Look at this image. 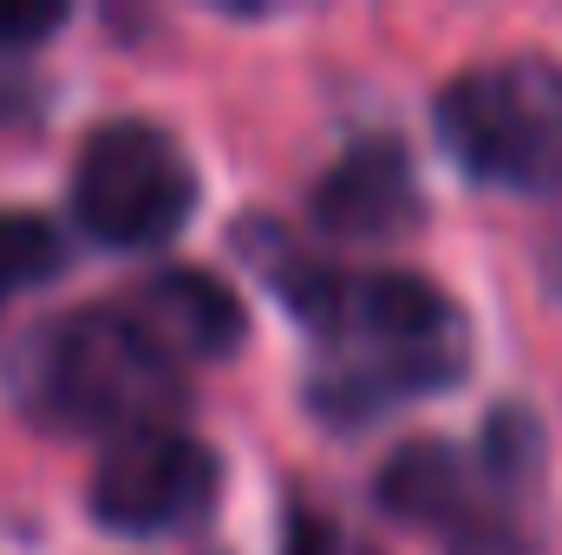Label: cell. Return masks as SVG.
I'll return each mask as SVG.
<instances>
[{"label":"cell","instance_id":"1","mask_svg":"<svg viewBox=\"0 0 562 555\" xmlns=\"http://www.w3.org/2000/svg\"><path fill=\"white\" fill-rule=\"evenodd\" d=\"M314 333V412L360 424L400 399L438 393L464 373L471 333L464 314L419 275H347L327 262H262Z\"/></svg>","mask_w":562,"mask_h":555},{"label":"cell","instance_id":"2","mask_svg":"<svg viewBox=\"0 0 562 555\" xmlns=\"http://www.w3.org/2000/svg\"><path fill=\"white\" fill-rule=\"evenodd\" d=\"M177 406H183V366L150 340V327L132 307L72 314L40 340L33 412L66 431L138 438V431H164Z\"/></svg>","mask_w":562,"mask_h":555},{"label":"cell","instance_id":"3","mask_svg":"<svg viewBox=\"0 0 562 555\" xmlns=\"http://www.w3.org/2000/svg\"><path fill=\"white\" fill-rule=\"evenodd\" d=\"M431 118L464 177L524 196L562 190V59L517 53L477 66L438 92Z\"/></svg>","mask_w":562,"mask_h":555},{"label":"cell","instance_id":"4","mask_svg":"<svg viewBox=\"0 0 562 555\" xmlns=\"http://www.w3.org/2000/svg\"><path fill=\"white\" fill-rule=\"evenodd\" d=\"M196 209V170L157 125H105L79 150L72 216L105 249H157Z\"/></svg>","mask_w":562,"mask_h":555},{"label":"cell","instance_id":"5","mask_svg":"<svg viewBox=\"0 0 562 555\" xmlns=\"http://www.w3.org/2000/svg\"><path fill=\"white\" fill-rule=\"evenodd\" d=\"M223 497V464L190 431H138L105 451L92 471V517L119 536H177L196 530Z\"/></svg>","mask_w":562,"mask_h":555},{"label":"cell","instance_id":"6","mask_svg":"<svg viewBox=\"0 0 562 555\" xmlns=\"http://www.w3.org/2000/svg\"><path fill=\"white\" fill-rule=\"evenodd\" d=\"M314 223L340 242H400L419 229V177L400 144H353L314 183Z\"/></svg>","mask_w":562,"mask_h":555},{"label":"cell","instance_id":"7","mask_svg":"<svg viewBox=\"0 0 562 555\" xmlns=\"http://www.w3.org/2000/svg\"><path fill=\"white\" fill-rule=\"evenodd\" d=\"M132 314L150 327V340L177 366H190V360H229L243 347V333H249L236 294L216 275H203V269H164V275H150Z\"/></svg>","mask_w":562,"mask_h":555},{"label":"cell","instance_id":"8","mask_svg":"<svg viewBox=\"0 0 562 555\" xmlns=\"http://www.w3.org/2000/svg\"><path fill=\"white\" fill-rule=\"evenodd\" d=\"M380 503L419 530H451V536H484L491 543V523L477 510V490H471V457L451 451V444H400L380 471Z\"/></svg>","mask_w":562,"mask_h":555},{"label":"cell","instance_id":"9","mask_svg":"<svg viewBox=\"0 0 562 555\" xmlns=\"http://www.w3.org/2000/svg\"><path fill=\"white\" fill-rule=\"evenodd\" d=\"M59 229L40 223V216H20V209H0V307L33 287V281L59 275Z\"/></svg>","mask_w":562,"mask_h":555},{"label":"cell","instance_id":"10","mask_svg":"<svg viewBox=\"0 0 562 555\" xmlns=\"http://www.w3.org/2000/svg\"><path fill=\"white\" fill-rule=\"evenodd\" d=\"M288 555H380L367 536H353L347 523L321 517V510H294L288 523Z\"/></svg>","mask_w":562,"mask_h":555},{"label":"cell","instance_id":"11","mask_svg":"<svg viewBox=\"0 0 562 555\" xmlns=\"http://www.w3.org/2000/svg\"><path fill=\"white\" fill-rule=\"evenodd\" d=\"M66 26V7L59 0H0V53H20L46 33Z\"/></svg>","mask_w":562,"mask_h":555},{"label":"cell","instance_id":"12","mask_svg":"<svg viewBox=\"0 0 562 555\" xmlns=\"http://www.w3.org/2000/svg\"><path fill=\"white\" fill-rule=\"evenodd\" d=\"M13 112H26L20 105V72H13V53H0V118H13Z\"/></svg>","mask_w":562,"mask_h":555}]
</instances>
